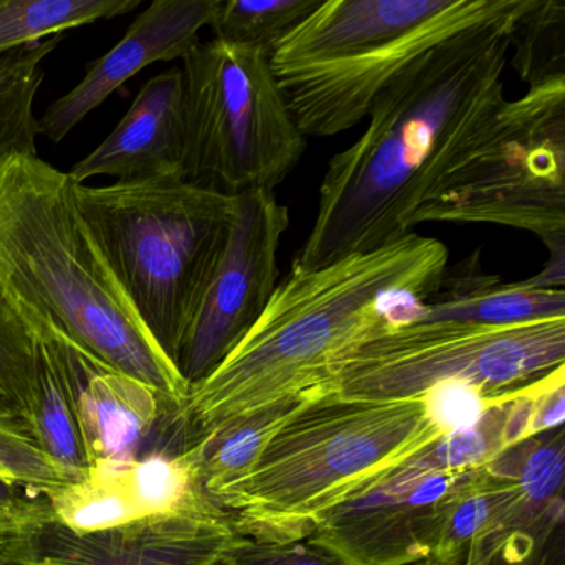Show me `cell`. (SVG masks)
Wrapping results in <instances>:
<instances>
[{
    "label": "cell",
    "mask_w": 565,
    "mask_h": 565,
    "mask_svg": "<svg viewBox=\"0 0 565 565\" xmlns=\"http://www.w3.org/2000/svg\"><path fill=\"white\" fill-rule=\"evenodd\" d=\"M531 0L419 55L373 102L362 137L327 164L292 267L316 270L413 233V217L478 125L504 100L512 25Z\"/></svg>",
    "instance_id": "obj_1"
},
{
    "label": "cell",
    "mask_w": 565,
    "mask_h": 565,
    "mask_svg": "<svg viewBox=\"0 0 565 565\" xmlns=\"http://www.w3.org/2000/svg\"><path fill=\"white\" fill-rule=\"evenodd\" d=\"M448 259L441 241L409 233L322 269L292 267L249 332L191 385L178 419L198 439L274 403L323 395L337 363L386 320L388 306L438 289Z\"/></svg>",
    "instance_id": "obj_2"
},
{
    "label": "cell",
    "mask_w": 565,
    "mask_h": 565,
    "mask_svg": "<svg viewBox=\"0 0 565 565\" xmlns=\"http://www.w3.org/2000/svg\"><path fill=\"white\" fill-rule=\"evenodd\" d=\"M71 174L38 151L0 157V294L115 372L157 390L178 415L190 383L118 282L77 206Z\"/></svg>",
    "instance_id": "obj_3"
},
{
    "label": "cell",
    "mask_w": 565,
    "mask_h": 565,
    "mask_svg": "<svg viewBox=\"0 0 565 565\" xmlns=\"http://www.w3.org/2000/svg\"><path fill=\"white\" fill-rule=\"evenodd\" d=\"M441 438L422 396L353 402L326 393L277 433L253 472L216 504L243 537L306 541L330 511Z\"/></svg>",
    "instance_id": "obj_4"
},
{
    "label": "cell",
    "mask_w": 565,
    "mask_h": 565,
    "mask_svg": "<svg viewBox=\"0 0 565 565\" xmlns=\"http://www.w3.org/2000/svg\"><path fill=\"white\" fill-rule=\"evenodd\" d=\"M508 0H322L270 52V67L303 137L359 125L380 92L451 35Z\"/></svg>",
    "instance_id": "obj_5"
},
{
    "label": "cell",
    "mask_w": 565,
    "mask_h": 565,
    "mask_svg": "<svg viewBox=\"0 0 565 565\" xmlns=\"http://www.w3.org/2000/svg\"><path fill=\"white\" fill-rule=\"evenodd\" d=\"M77 206L118 282L177 365L233 226L236 196L183 177L75 186Z\"/></svg>",
    "instance_id": "obj_6"
},
{
    "label": "cell",
    "mask_w": 565,
    "mask_h": 565,
    "mask_svg": "<svg viewBox=\"0 0 565 565\" xmlns=\"http://www.w3.org/2000/svg\"><path fill=\"white\" fill-rule=\"evenodd\" d=\"M494 224L565 257V77L504 98L459 148L413 217Z\"/></svg>",
    "instance_id": "obj_7"
},
{
    "label": "cell",
    "mask_w": 565,
    "mask_h": 565,
    "mask_svg": "<svg viewBox=\"0 0 565 565\" xmlns=\"http://www.w3.org/2000/svg\"><path fill=\"white\" fill-rule=\"evenodd\" d=\"M181 72L184 180L227 196L282 184L307 141L270 55L214 39L183 58Z\"/></svg>",
    "instance_id": "obj_8"
},
{
    "label": "cell",
    "mask_w": 565,
    "mask_h": 565,
    "mask_svg": "<svg viewBox=\"0 0 565 565\" xmlns=\"http://www.w3.org/2000/svg\"><path fill=\"white\" fill-rule=\"evenodd\" d=\"M564 365L565 317L466 326L395 323L388 316L337 363L323 395L402 402L441 383L462 382L495 396Z\"/></svg>",
    "instance_id": "obj_9"
},
{
    "label": "cell",
    "mask_w": 565,
    "mask_h": 565,
    "mask_svg": "<svg viewBox=\"0 0 565 565\" xmlns=\"http://www.w3.org/2000/svg\"><path fill=\"white\" fill-rule=\"evenodd\" d=\"M289 224V210L274 191L236 194L226 247L177 360L190 386L206 379L263 316L279 280L277 256Z\"/></svg>",
    "instance_id": "obj_10"
},
{
    "label": "cell",
    "mask_w": 565,
    "mask_h": 565,
    "mask_svg": "<svg viewBox=\"0 0 565 565\" xmlns=\"http://www.w3.org/2000/svg\"><path fill=\"white\" fill-rule=\"evenodd\" d=\"M465 471H439L419 452L379 484L330 511L306 541L343 565H408L428 558L429 512Z\"/></svg>",
    "instance_id": "obj_11"
},
{
    "label": "cell",
    "mask_w": 565,
    "mask_h": 565,
    "mask_svg": "<svg viewBox=\"0 0 565 565\" xmlns=\"http://www.w3.org/2000/svg\"><path fill=\"white\" fill-rule=\"evenodd\" d=\"M241 535L220 505L74 532L45 522L22 548L29 565H213Z\"/></svg>",
    "instance_id": "obj_12"
},
{
    "label": "cell",
    "mask_w": 565,
    "mask_h": 565,
    "mask_svg": "<svg viewBox=\"0 0 565 565\" xmlns=\"http://www.w3.org/2000/svg\"><path fill=\"white\" fill-rule=\"evenodd\" d=\"M216 8L217 0H154L108 54L87 65L84 81L45 110L38 134L61 143L138 72L186 58L201 44L200 31L210 28Z\"/></svg>",
    "instance_id": "obj_13"
},
{
    "label": "cell",
    "mask_w": 565,
    "mask_h": 565,
    "mask_svg": "<svg viewBox=\"0 0 565 565\" xmlns=\"http://www.w3.org/2000/svg\"><path fill=\"white\" fill-rule=\"evenodd\" d=\"M183 72L170 68L141 87L114 134L71 170L75 184L97 177L118 181L183 177Z\"/></svg>",
    "instance_id": "obj_14"
},
{
    "label": "cell",
    "mask_w": 565,
    "mask_h": 565,
    "mask_svg": "<svg viewBox=\"0 0 565 565\" xmlns=\"http://www.w3.org/2000/svg\"><path fill=\"white\" fill-rule=\"evenodd\" d=\"M565 317V290L539 289L525 280L502 284L484 273L481 254L446 267L438 289L409 309H395V323L514 326Z\"/></svg>",
    "instance_id": "obj_15"
},
{
    "label": "cell",
    "mask_w": 565,
    "mask_h": 565,
    "mask_svg": "<svg viewBox=\"0 0 565 565\" xmlns=\"http://www.w3.org/2000/svg\"><path fill=\"white\" fill-rule=\"evenodd\" d=\"M32 330L39 339V359L25 428L72 481H84L90 475V462L78 425L77 393L85 369L95 356L54 326L35 323Z\"/></svg>",
    "instance_id": "obj_16"
},
{
    "label": "cell",
    "mask_w": 565,
    "mask_h": 565,
    "mask_svg": "<svg viewBox=\"0 0 565 565\" xmlns=\"http://www.w3.org/2000/svg\"><path fill=\"white\" fill-rule=\"evenodd\" d=\"M545 505L535 508L522 498L508 449L494 461L462 472L435 502L426 554L438 564L459 565L476 541Z\"/></svg>",
    "instance_id": "obj_17"
},
{
    "label": "cell",
    "mask_w": 565,
    "mask_h": 565,
    "mask_svg": "<svg viewBox=\"0 0 565 565\" xmlns=\"http://www.w3.org/2000/svg\"><path fill=\"white\" fill-rule=\"evenodd\" d=\"M163 413H170L157 390L115 372L94 359L77 393V415L90 469L137 459Z\"/></svg>",
    "instance_id": "obj_18"
},
{
    "label": "cell",
    "mask_w": 565,
    "mask_h": 565,
    "mask_svg": "<svg viewBox=\"0 0 565 565\" xmlns=\"http://www.w3.org/2000/svg\"><path fill=\"white\" fill-rule=\"evenodd\" d=\"M319 396H296L274 403L194 439L204 492L216 502L226 489L250 475L277 433Z\"/></svg>",
    "instance_id": "obj_19"
},
{
    "label": "cell",
    "mask_w": 565,
    "mask_h": 565,
    "mask_svg": "<svg viewBox=\"0 0 565 565\" xmlns=\"http://www.w3.org/2000/svg\"><path fill=\"white\" fill-rule=\"evenodd\" d=\"M140 0H0V57L72 29L130 14Z\"/></svg>",
    "instance_id": "obj_20"
},
{
    "label": "cell",
    "mask_w": 565,
    "mask_h": 565,
    "mask_svg": "<svg viewBox=\"0 0 565 565\" xmlns=\"http://www.w3.org/2000/svg\"><path fill=\"white\" fill-rule=\"evenodd\" d=\"M564 498L476 541L459 565H565Z\"/></svg>",
    "instance_id": "obj_21"
},
{
    "label": "cell",
    "mask_w": 565,
    "mask_h": 565,
    "mask_svg": "<svg viewBox=\"0 0 565 565\" xmlns=\"http://www.w3.org/2000/svg\"><path fill=\"white\" fill-rule=\"evenodd\" d=\"M511 51L512 68L529 87L565 77L564 0H531L512 25Z\"/></svg>",
    "instance_id": "obj_22"
},
{
    "label": "cell",
    "mask_w": 565,
    "mask_h": 565,
    "mask_svg": "<svg viewBox=\"0 0 565 565\" xmlns=\"http://www.w3.org/2000/svg\"><path fill=\"white\" fill-rule=\"evenodd\" d=\"M322 0H217L211 19L216 41L259 49H273Z\"/></svg>",
    "instance_id": "obj_23"
},
{
    "label": "cell",
    "mask_w": 565,
    "mask_h": 565,
    "mask_svg": "<svg viewBox=\"0 0 565 565\" xmlns=\"http://www.w3.org/2000/svg\"><path fill=\"white\" fill-rule=\"evenodd\" d=\"M38 359V335L0 294V423L25 426Z\"/></svg>",
    "instance_id": "obj_24"
},
{
    "label": "cell",
    "mask_w": 565,
    "mask_h": 565,
    "mask_svg": "<svg viewBox=\"0 0 565 565\" xmlns=\"http://www.w3.org/2000/svg\"><path fill=\"white\" fill-rule=\"evenodd\" d=\"M519 390L492 396L469 383L449 382L433 386L422 399L433 425L449 436L475 428L489 409L508 402Z\"/></svg>",
    "instance_id": "obj_25"
},
{
    "label": "cell",
    "mask_w": 565,
    "mask_h": 565,
    "mask_svg": "<svg viewBox=\"0 0 565 565\" xmlns=\"http://www.w3.org/2000/svg\"><path fill=\"white\" fill-rule=\"evenodd\" d=\"M35 147L31 98L18 75L0 64V157Z\"/></svg>",
    "instance_id": "obj_26"
},
{
    "label": "cell",
    "mask_w": 565,
    "mask_h": 565,
    "mask_svg": "<svg viewBox=\"0 0 565 565\" xmlns=\"http://www.w3.org/2000/svg\"><path fill=\"white\" fill-rule=\"evenodd\" d=\"M227 555L239 565H343L335 555L309 541L277 544L241 535Z\"/></svg>",
    "instance_id": "obj_27"
},
{
    "label": "cell",
    "mask_w": 565,
    "mask_h": 565,
    "mask_svg": "<svg viewBox=\"0 0 565 565\" xmlns=\"http://www.w3.org/2000/svg\"><path fill=\"white\" fill-rule=\"evenodd\" d=\"M47 498H38L22 508H0V557L18 554L29 539L52 521Z\"/></svg>",
    "instance_id": "obj_28"
},
{
    "label": "cell",
    "mask_w": 565,
    "mask_h": 565,
    "mask_svg": "<svg viewBox=\"0 0 565 565\" xmlns=\"http://www.w3.org/2000/svg\"><path fill=\"white\" fill-rule=\"evenodd\" d=\"M42 495L24 494L21 486L0 478V508H22Z\"/></svg>",
    "instance_id": "obj_29"
},
{
    "label": "cell",
    "mask_w": 565,
    "mask_h": 565,
    "mask_svg": "<svg viewBox=\"0 0 565 565\" xmlns=\"http://www.w3.org/2000/svg\"><path fill=\"white\" fill-rule=\"evenodd\" d=\"M22 548L18 552V554L0 557V565H29L28 558H25L24 554H22Z\"/></svg>",
    "instance_id": "obj_30"
},
{
    "label": "cell",
    "mask_w": 565,
    "mask_h": 565,
    "mask_svg": "<svg viewBox=\"0 0 565 565\" xmlns=\"http://www.w3.org/2000/svg\"><path fill=\"white\" fill-rule=\"evenodd\" d=\"M408 565H441L438 562L431 561V558H423V561L413 562V564Z\"/></svg>",
    "instance_id": "obj_31"
}]
</instances>
